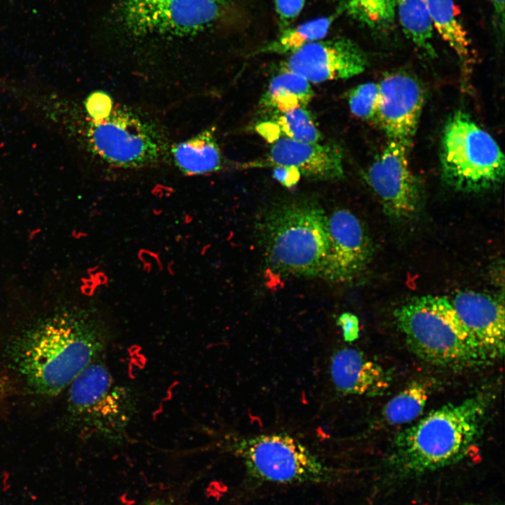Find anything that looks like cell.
<instances>
[{
  "label": "cell",
  "instance_id": "6da1fadb",
  "mask_svg": "<svg viewBox=\"0 0 505 505\" xmlns=\"http://www.w3.org/2000/svg\"><path fill=\"white\" fill-rule=\"evenodd\" d=\"M109 328L95 310L61 306L16 325L0 339V370L15 391L41 398L64 392L90 363L101 357Z\"/></svg>",
  "mask_w": 505,
  "mask_h": 505
},
{
  "label": "cell",
  "instance_id": "7a4b0ae2",
  "mask_svg": "<svg viewBox=\"0 0 505 505\" xmlns=\"http://www.w3.org/2000/svg\"><path fill=\"white\" fill-rule=\"evenodd\" d=\"M255 229L267 269L281 277L321 278L327 213L314 198L289 197L264 208Z\"/></svg>",
  "mask_w": 505,
  "mask_h": 505
},
{
  "label": "cell",
  "instance_id": "3957f363",
  "mask_svg": "<svg viewBox=\"0 0 505 505\" xmlns=\"http://www.w3.org/2000/svg\"><path fill=\"white\" fill-rule=\"evenodd\" d=\"M485 412L471 398L431 411L396 438L389 464L398 477L426 473L466 456L476 440Z\"/></svg>",
  "mask_w": 505,
  "mask_h": 505
},
{
  "label": "cell",
  "instance_id": "277c9868",
  "mask_svg": "<svg viewBox=\"0 0 505 505\" xmlns=\"http://www.w3.org/2000/svg\"><path fill=\"white\" fill-rule=\"evenodd\" d=\"M64 422L83 438L119 443L124 440L137 413L134 391L116 381L101 357L84 368L69 384Z\"/></svg>",
  "mask_w": 505,
  "mask_h": 505
},
{
  "label": "cell",
  "instance_id": "5b68a950",
  "mask_svg": "<svg viewBox=\"0 0 505 505\" xmlns=\"http://www.w3.org/2000/svg\"><path fill=\"white\" fill-rule=\"evenodd\" d=\"M393 314L410 349L427 362L462 367L487 359L446 297H415Z\"/></svg>",
  "mask_w": 505,
  "mask_h": 505
},
{
  "label": "cell",
  "instance_id": "8992f818",
  "mask_svg": "<svg viewBox=\"0 0 505 505\" xmlns=\"http://www.w3.org/2000/svg\"><path fill=\"white\" fill-rule=\"evenodd\" d=\"M441 173L452 188L478 192L499 185L504 154L495 140L462 112L447 120L440 150Z\"/></svg>",
  "mask_w": 505,
  "mask_h": 505
},
{
  "label": "cell",
  "instance_id": "52a82bcc",
  "mask_svg": "<svg viewBox=\"0 0 505 505\" xmlns=\"http://www.w3.org/2000/svg\"><path fill=\"white\" fill-rule=\"evenodd\" d=\"M86 138L90 149L114 168H141L161 159L163 137L147 118L123 106L114 105L107 115L90 118Z\"/></svg>",
  "mask_w": 505,
  "mask_h": 505
},
{
  "label": "cell",
  "instance_id": "ba28073f",
  "mask_svg": "<svg viewBox=\"0 0 505 505\" xmlns=\"http://www.w3.org/2000/svg\"><path fill=\"white\" fill-rule=\"evenodd\" d=\"M229 445L248 473L258 480L292 484L324 483L332 479L331 469L288 433L236 438Z\"/></svg>",
  "mask_w": 505,
  "mask_h": 505
},
{
  "label": "cell",
  "instance_id": "9c48e42d",
  "mask_svg": "<svg viewBox=\"0 0 505 505\" xmlns=\"http://www.w3.org/2000/svg\"><path fill=\"white\" fill-rule=\"evenodd\" d=\"M234 0H122L119 19L138 36H186L211 26Z\"/></svg>",
  "mask_w": 505,
  "mask_h": 505
},
{
  "label": "cell",
  "instance_id": "30bf717a",
  "mask_svg": "<svg viewBox=\"0 0 505 505\" xmlns=\"http://www.w3.org/2000/svg\"><path fill=\"white\" fill-rule=\"evenodd\" d=\"M408 152L404 144L389 140L365 173L384 213L398 222L415 217L421 208V191L410 168Z\"/></svg>",
  "mask_w": 505,
  "mask_h": 505
},
{
  "label": "cell",
  "instance_id": "8fae6325",
  "mask_svg": "<svg viewBox=\"0 0 505 505\" xmlns=\"http://www.w3.org/2000/svg\"><path fill=\"white\" fill-rule=\"evenodd\" d=\"M328 250L321 278L335 283L358 276L372 258V240L362 221L346 208L327 214Z\"/></svg>",
  "mask_w": 505,
  "mask_h": 505
},
{
  "label": "cell",
  "instance_id": "7c38bea8",
  "mask_svg": "<svg viewBox=\"0 0 505 505\" xmlns=\"http://www.w3.org/2000/svg\"><path fill=\"white\" fill-rule=\"evenodd\" d=\"M367 65V56L358 45L337 37L305 45L290 54L281 68L318 83L351 78L364 72Z\"/></svg>",
  "mask_w": 505,
  "mask_h": 505
},
{
  "label": "cell",
  "instance_id": "4fadbf2b",
  "mask_svg": "<svg viewBox=\"0 0 505 505\" xmlns=\"http://www.w3.org/2000/svg\"><path fill=\"white\" fill-rule=\"evenodd\" d=\"M379 100L375 117L389 140L409 148L424 102V93L412 76L405 72L386 74L379 83Z\"/></svg>",
  "mask_w": 505,
  "mask_h": 505
},
{
  "label": "cell",
  "instance_id": "5bb4252c",
  "mask_svg": "<svg viewBox=\"0 0 505 505\" xmlns=\"http://www.w3.org/2000/svg\"><path fill=\"white\" fill-rule=\"evenodd\" d=\"M283 166L297 168L304 176L319 180L344 177L342 152L332 144L307 143L280 137L272 142L267 158L249 166Z\"/></svg>",
  "mask_w": 505,
  "mask_h": 505
},
{
  "label": "cell",
  "instance_id": "9a60e30c",
  "mask_svg": "<svg viewBox=\"0 0 505 505\" xmlns=\"http://www.w3.org/2000/svg\"><path fill=\"white\" fill-rule=\"evenodd\" d=\"M450 302L487 358L501 357L505 332L502 302L488 294L472 290L458 292Z\"/></svg>",
  "mask_w": 505,
  "mask_h": 505
},
{
  "label": "cell",
  "instance_id": "2e32d148",
  "mask_svg": "<svg viewBox=\"0 0 505 505\" xmlns=\"http://www.w3.org/2000/svg\"><path fill=\"white\" fill-rule=\"evenodd\" d=\"M330 372L337 391L347 395H380L391 382L389 375L382 365L350 347L339 349L332 354Z\"/></svg>",
  "mask_w": 505,
  "mask_h": 505
},
{
  "label": "cell",
  "instance_id": "e0dca14e",
  "mask_svg": "<svg viewBox=\"0 0 505 505\" xmlns=\"http://www.w3.org/2000/svg\"><path fill=\"white\" fill-rule=\"evenodd\" d=\"M170 154L176 166L187 175L207 174L222 167V152L213 128L172 146Z\"/></svg>",
  "mask_w": 505,
  "mask_h": 505
},
{
  "label": "cell",
  "instance_id": "ac0fdd59",
  "mask_svg": "<svg viewBox=\"0 0 505 505\" xmlns=\"http://www.w3.org/2000/svg\"><path fill=\"white\" fill-rule=\"evenodd\" d=\"M314 96L310 83L298 74L281 68L260 100L262 107L276 114L305 107Z\"/></svg>",
  "mask_w": 505,
  "mask_h": 505
},
{
  "label": "cell",
  "instance_id": "d6986e66",
  "mask_svg": "<svg viewBox=\"0 0 505 505\" xmlns=\"http://www.w3.org/2000/svg\"><path fill=\"white\" fill-rule=\"evenodd\" d=\"M433 28L450 46L459 60L468 65L473 58L471 42L454 0H426Z\"/></svg>",
  "mask_w": 505,
  "mask_h": 505
},
{
  "label": "cell",
  "instance_id": "ffe728a7",
  "mask_svg": "<svg viewBox=\"0 0 505 505\" xmlns=\"http://www.w3.org/2000/svg\"><path fill=\"white\" fill-rule=\"evenodd\" d=\"M274 118L256 127L257 132L271 143L282 137L307 143L318 142L321 139V133L305 107L276 114Z\"/></svg>",
  "mask_w": 505,
  "mask_h": 505
},
{
  "label": "cell",
  "instance_id": "44dd1931",
  "mask_svg": "<svg viewBox=\"0 0 505 505\" xmlns=\"http://www.w3.org/2000/svg\"><path fill=\"white\" fill-rule=\"evenodd\" d=\"M339 15L318 18L281 31L274 40L259 49L258 53L292 54L310 43L323 39Z\"/></svg>",
  "mask_w": 505,
  "mask_h": 505
},
{
  "label": "cell",
  "instance_id": "7402d4cb",
  "mask_svg": "<svg viewBox=\"0 0 505 505\" xmlns=\"http://www.w3.org/2000/svg\"><path fill=\"white\" fill-rule=\"evenodd\" d=\"M405 34L419 49L433 56V25L426 0H394Z\"/></svg>",
  "mask_w": 505,
  "mask_h": 505
},
{
  "label": "cell",
  "instance_id": "603a6c76",
  "mask_svg": "<svg viewBox=\"0 0 505 505\" xmlns=\"http://www.w3.org/2000/svg\"><path fill=\"white\" fill-rule=\"evenodd\" d=\"M430 390L426 383L413 381L392 398L383 411L386 421L393 425L408 423L424 410Z\"/></svg>",
  "mask_w": 505,
  "mask_h": 505
},
{
  "label": "cell",
  "instance_id": "cb8c5ba5",
  "mask_svg": "<svg viewBox=\"0 0 505 505\" xmlns=\"http://www.w3.org/2000/svg\"><path fill=\"white\" fill-rule=\"evenodd\" d=\"M342 10L366 26L380 30L391 27L396 17L394 0H344Z\"/></svg>",
  "mask_w": 505,
  "mask_h": 505
},
{
  "label": "cell",
  "instance_id": "d4e9b609",
  "mask_svg": "<svg viewBox=\"0 0 505 505\" xmlns=\"http://www.w3.org/2000/svg\"><path fill=\"white\" fill-rule=\"evenodd\" d=\"M379 100V86L368 82L354 88L349 93V106L356 117L370 120L375 117Z\"/></svg>",
  "mask_w": 505,
  "mask_h": 505
},
{
  "label": "cell",
  "instance_id": "484cf974",
  "mask_svg": "<svg viewBox=\"0 0 505 505\" xmlns=\"http://www.w3.org/2000/svg\"><path fill=\"white\" fill-rule=\"evenodd\" d=\"M306 0H274L281 31L289 27L301 13Z\"/></svg>",
  "mask_w": 505,
  "mask_h": 505
},
{
  "label": "cell",
  "instance_id": "4316f807",
  "mask_svg": "<svg viewBox=\"0 0 505 505\" xmlns=\"http://www.w3.org/2000/svg\"><path fill=\"white\" fill-rule=\"evenodd\" d=\"M337 325L342 330L344 341L352 342L359 337V320L358 317L351 312H344L337 320Z\"/></svg>",
  "mask_w": 505,
  "mask_h": 505
},
{
  "label": "cell",
  "instance_id": "83f0119b",
  "mask_svg": "<svg viewBox=\"0 0 505 505\" xmlns=\"http://www.w3.org/2000/svg\"><path fill=\"white\" fill-rule=\"evenodd\" d=\"M272 175L281 185L287 188L295 186L300 180V172L294 167L274 166Z\"/></svg>",
  "mask_w": 505,
  "mask_h": 505
},
{
  "label": "cell",
  "instance_id": "f1b7e54d",
  "mask_svg": "<svg viewBox=\"0 0 505 505\" xmlns=\"http://www.w3.org/2000/svg\"><path fill=\"white\" fill-rule=\"evenodd\" d=\"M493 8L494 25L497 32L503 35L504 31V0H490Z\"/></svg>",
  "mask_w": 505,
  "mask_h": 505
},
{
  "label": "cell",
  "instance_id": "f546056e",
  "mask_svg": "<svg viewBox=\"0 0 505 505\" xmlns=\"http://www.w3.org/2000/svg\"><path fill=\"white\" fill-rule=\"evenodd\" d=\"M15 391L11 381L0 370V408L6 403Z\"/></svg>",
  "mask_w": 505,
  "mask_h": 505
},
{
  "label": "cell",
  "instance_id": "4dcf8cb0",
  "mask_svg": "<svg viewBox=\"0 0 505 505\" xmlns=\"http://www.w3.org/2000/svg\"><path fill=\"white\" fill-rule=\"evenodd\" d=\"M143 505H174L168 501L161 500V499H155L152 501H147Z\"/></svg>",
  "mask_w": 505,
  "mask_h": 505
}]
</instances>
